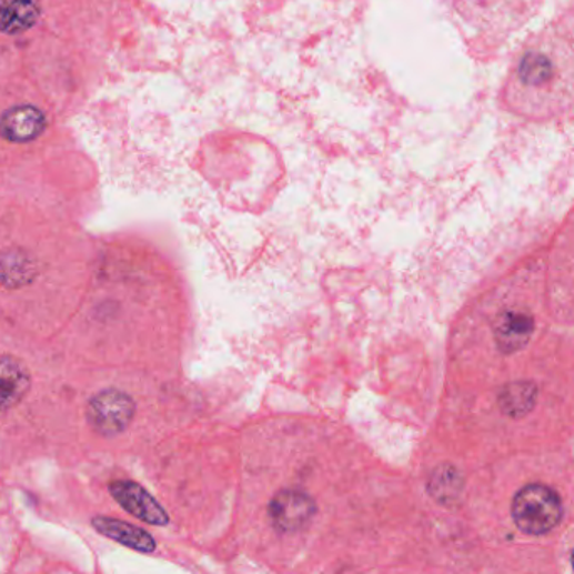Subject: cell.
Instances as JSON below:
<instances>
[{
  "mask_svg": "<svg viewBox=\"0 0 574 574\" xmlns=\"http://www.w3.org/2000/svg\"><path fill=\"white\" fill-rule=\"evenodd\" d=\"M430 494L434 495L439 501L447 502L449 499L454 497L459 491L457 474L451 469H442L435 472L429 482Z\"/></svg>",
  "mask_w": 574,
  "mask_h": 574,
  "instance_id": "4fadbf2b",
  "label": "cell"
},
{
  "mask_svg": "<svg viewBox=\"0 0 574 574\" xmlns=\"http://www.w3.org/2000/svg\"><path fill=\"white\" fill-rule=\"evenodd\" d=\"M110 494L127 513L152 526H167L170 517L160 506V502L140 484L133 481H114L110 484Z\"/></svg>",
  "mask_w": 574,
  "mask_h": 574,
  "instance_id": "5b68a950",
  "label": "cell"
},
{
  "mask_svg": "<svg viewBox=\"0 0 574 574\" xmlns=\"http://www.w3.org/2000/svg\"><path fill=\"white\" fill-rule=\"evenodd\" d=\"M571 561H573V567H574V553H573V557H571Z\"/></svg>",
  "mask_w": 574,
  "mask_h": 574,
  "instance_id": "5bb4252c",
  "label": "cell"
},
{
  "mask_svg": "<svg viewBox=\"0 0 574 574\" xmlns=\"http://www.w3.org/2000/svg\"><path fill=\"white\" fill-rule=\"evenodd\" d=\"M513 517L523 533L541 536L560 524L563 504L553 489L541 484L526 485L514 497Z\"/></svg>",
  "mask_w": 574,
  "mask_h": 574,
  "instance_id": "7a4b0ae2",
  "label": "cell"
},
{
  "mask_svg": "<svg viewBox=\"0 0 574 574\" xmlns=\"http://www.w3.org/2000/svg\"><path fill=\"white\" fill-rule=\"evenodd\" d=\"M513 80L521 90L551 93L574 83V52L554 36L524 49L514 66Z\"/></svg>",
  "mask_w": 574,
  "mask_h": 574,
  "instance_id": "6da1fadb",
  "label": "cell"
},
{
  "mask_svg": "<svg viewBox=\"0 0 574 574\" xmlns=\"http://www.w3.org/2000/svg\"><path fill=\"white\" fill-rule=\"evenodd\" d=\"M316 501L298 489L279 491L269 502V520L281 533H298L316 516Z\"/></svg>",
  "mask_w": 574,
  "mask_h": 574,
  "instance_id": "277c9868",
  "label": "cell"
},
{
  "mask_svg": "<svg viewBox=\"0 0 574 574\" xmlns=\"http://www.w3.org/2000/svg\"><path fill=\"white\" fill-rule=\"evenodd\" d=\"M533 333V320L527 314L511 313L501 316L495 326V340L502 351H516L526 344L527 338Z\"/></svg>",
  "mask_w": 574,
  "mask_h": 574,
  "instance_id": "30bf717a",
  "label": "cell"
},
{
  "mask_svg": "<svg viewBox=\"0 0 574 574\" xmlns=\"http://www.w3.org/2000/svg\"><path fill=\"white\" fill-rule=\"evenodd\" d=\"M36 264L21 251H8L0 254V284L19 288L34 279Z\"/></svg>",
  "mask_w": 574,
  "mask_h": 574,
  "instance_id": "8fae6325",
  "label": "cell"
},
{
  "mask_svg": "<svg viewBox=\"0 0 574 574\" xmlns=\"http://www.w3.org/2000/svg\"><path fill=\"white\" fill-rule=\"evenodd\" d=\"M455 8L472 22H494L502 18V11H514L517 0H454Z\"/></svg>",
  "mask_w": 574,
  "mask_h": 574,
  "instance_id": "7c38bea8",
  "label": "cell"
},
{
  "mask_svg": "<svg viewBox=\"0 0 574 574\" xmlns=\"http://www.w3.org/2000/svg\"><path fill=\"white\" fill-rule=\"evenodd\" d=\"M31 373L19 358L0 356V412L14 409L31 390Z\"/></svg>",
  "mask_w": 574,
  "mask_h": 574,
  "instance_id": "52a82bcc",
  "label": "cell"
},
{
  "mask_svg": "<svg viewBox=\"0 0 574 574\" xmlns=\"http://www.w3.org/2000/svg\"><path fill=\"white\" fill-rule=\"evenodd\" d=\"M39 14V0H0V32L21 34L36 24Z\"/></svg>",
  "mask_w": 574,
  "mask_h": 574,
  "instance_id": "9c48e42d",
  "label": "cell"
},
{
  "mask_svg": "<svg viewBox=\"0 0 574 574\" xmlns=\"http://www.w3.org/2000/svg\"><path fill=\"white\" fill-rule=\"evenodd\" d=\"M91 524L98 533L130 547V550L138 551V553L150 554L157 550V541L153 540L152 534L133 526V524L104 516L94 517Z\"/></svg>",
  "mask_w": 574,
  "mask_h": 574,
  "instance_id": "ba28073f",
  "label": "cell"
},
{
  "mask_svg": "<svg viewBox=\"0 0 574 574\" xmlns=\"http://www.w3.org/2000/svg\"><path fill=\"white\" fill-rule=\"evenodd\" d=\"M134 416V402L120 390H103L88 403L87 419L91 429L103 437H114L128 429Z\"/></svg>",
  "mask_w": 574,
  "mask_h": 574,
  "instance_id": "3957f363",
  "label": "cell"
},
{
  "mask_svg": "<svg viewBox=\"0 0 574 574\" xmlns=\"http://www.w3.org/2000/svg\"><path fill=\"white\" fill-rule=\"evenodd\" d=\"M44 128V113L31 104H19L0 117V137L12 143L36 140Z\"/></svg>",
  "mask_w": 574,
  "mask_h": 574,
  "instance_id": "8992f818",
  "label": "cell"
}]
</instances>
